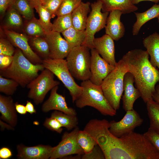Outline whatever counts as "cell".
<instances>
[{
  "mask_svg": "<svg viewBox=\"0 0 159 159\" xmlns=\"http://www.w3.org/2000/svg\"><path fill=\"white\" fill-rule=\"evenodd\" d=\"M102 150L105 159H159V153L144 134L134 131L120 138L111 133Z\"/></svg>",
  "mask_w": 159,
  "mask_h": 159,
  "instance_id": "obj_1",
  "label": "cell"
},
{
  "mask_svg": "<svg viewBox=\"0 0 159 159\" xmlns=\"http://www.w3.org/2000/svg\"><path fill=\"white\" fill-rule=\"evenodd\" d=\"M77 141L85 154L90 153L97 144L94 138L84 130H79L77 135Z\"/></svg>",
  "mask_w": 159,
  "mask_h": 159,
  "instance_id": "obj_31",
  "label": "cell"
},
{
  "mask_svg": "<svg viewBox=\"0 0 159 159\" xmlns=\"http://www.w3.org/2000/svg\"><path fill=\"white\" fill-rule=\"evenodd\" d=\"M82 0H63L56 13L59 16L71 14L82 2Z\"/></svg>",
  "mask_w": 159,
  "mask_h": 159,
  "instance_id": "obj_37",
  "label": "cell"
},
{
  "mask_svg": "<svg viewBox=\"0 0 159 159\" xmlns=\"http://www.w3.org/2000/svg\"><path fill=\"white\" fill-rule=\"evenodd\" d=\"M144 134L159 153V134L149 127Z\"/></svg>",
  "mask_w": 159,
  "mask_h": 159,
  "instance_id": "obj_42",
  "label": "cell"
},
{
  "mask_svg": "<svg viewBox=\"0 0 159 159\" xmlns=\"http://www.w3.org/2000/svg\"><path fill=\"white\" fill-rule=\"evenodd\" d=\"M91 10L88 16L85 30V37L82 45L94 48L95 34L105 28L109 12H102V4L99 1L91 3Z\"/></svg>",
  "mask_w": 159,
  "mask_h": 159,
  "instance_id": "obj_8",
  "label": "cell"
},
{
  "mask_svg": "<svg viewBox=\"0 0 159 159\" xmlns=\"http://www.w3.org/2000/svg\"><path fill=\"white\" fill-rule=\"evenodd\" d=\"M150 128L159 134V104L153 100L146 103Z\"/></svg>",
  "mask_w": 159,
  "mask_h": 159,
  "instance_id": "obj_30",
  "label": "cell"
},
{
  "mask_svg": "<svg viewBox=\"0 0 159 159\" xmlns=\"http://www.w3.org/2000/svg\"><path fill=\"white\" fill-rule=\"evenodd\" d=\"M58 88V86H57L51 90L49 97L42 105V111L47 112L51 110H57L68 114L77 115L76 110L68 106L65 97L57 92Z\"/></svg>",
  "mask_w": 159,
  "mask_h": 159,
  "instance_id": "obj_16",
  "label": "cell"
},
{
  "mask_svg": "<svg viewBox=\"0 0 159 159\" xmlns=\"http://www.w3.org/2000/svg\"><path fill=\"white\" fill-rule=\"evenodd\" d=\"M0 125L1 126V130H4L5 128L8 130H14V128L13 127L9 124L4 122L2 120H0Z\"/></svg>",
  "mask_w": 159,
  "mask_h": 159,
  "instance_id": "obj_50",
  "label": "cell"
},
{
  "mask_svg": "<svg viewBox=\"0 0 159 159\" xmlns=\"http://www.w3.org/2000/svg\"><path fill=\"white\" fill-rule=\"evenodd\" d=\"M89 2H82L71 13L73 26L76 29L85 30L88 14L90 11Z\"/></svg>",
  "mask_w": 159,
  "mask_h": 159,
  "instance_id": "obj_24",
  "label": "cell"
},
{
  "mask_svg": "<svg viewBox=\"0 0 159 159\" xmlns=\"http://www.w3.org/2000/svg\"><path fill=\"white\" fill-rule=\"evenodd\" d=\"M19 84L15 80L0 75V92L8 95H12L16 90Z\"/></svg>",
  "mask_w": 159,
  "mask_h": 159,
  "instance_id": "obj_36",
  "label": "cell"
},
{
  "mask_svg": "<svg viewBox=\"0 0 159 159\" xmlns=\"http://www.w3.org/2000/svg\"><path fill=\"white\" fill-rule=\"evenodd\" d=\"M32 6L35 9L39 6L42 5L47 0H27Z\"/></svg>",
  "mask_w": 159,
  "mask_h": 159,
  "instance_id": "obj_48",
  "label": "cell"
},
{
  "mask_svg": "<svg viewBox=\"0 0 159 159\" xmlns=\"http://www.w3.org/2000/svg\"><path fill=\"white\" fill-rule=\"evenodd\" d=\"M14 0H0V12L2 15H4L7 9L12 6Z\"/></svg>",
  "mask_w": 159,
  "mask_h": 159,
  "instance_id": "obj_44",
  "label": "cell"
},
{
  "mask_svg": "<svg viewBox=\"0 0 159 159\" xmlns=\"http://www.w3.org/2000/svg\"><path fill=\"white\" fill-rule=\"evenodd\" d=\"M93 44L94 48L104 60L110 65L116 66L114 40L110 36L105 34L100 37L95 38Z\"/></svg>",
  "mask_w": 159,
  "mask_h": 159,
  "instance_id": "obj_18",
  "label": "cell"
},
{
  "mask_svg": "<svg viewBox=\"0 0 159 159\" xmlns=\"http://www.w3.org/2000/svg\"><path fill=\"white\" fill-rule=\"evenodd\" d=\"M5 33L13 45L20 49L25 57L34 64H42L43 59L32 49L29 39L23 34L9 30H5Z\"/></svg>",
  "mask_w": 159,
  "mask_h": 159,
  "instance_id": "obj_14",
  "label": "cell"
},
{
  "mask_svg": "<svg viewBox=\"0 0 159 159\" xmlns=\"http://www.w3.org/2000/svg\"><path fill=\"white\" fill-rule=\"evenodd\" d=\"M102 4V12H110L115 10L120 11L122 14L130 13L138 8L131 2L130 0H97Z\"/></svg>",
  "mask_w": 159,
  "mask_h": 159,
  "instance_id": "obj_23",
  "label": "cell"
},
{
  "mask_svg": "<svg viewBox=\"0 0 159 159\" xmlns=\"http://www.w3.org/2000/svg\"><path fill=\"white\" fill-rule=\"evenodd\" d=\"M17 158L20 159H50L53 147L50 145H39L27 146L22 144L16 146Z\"/></svg>",
  "mask_w": 159,
  "mask_h": 159,
  "instance_id": "obj_17",
  "label": "cell"
},
{
  "mask_svg": "<svg viewBox=\"0 0 159 159\" xmlns=\"http://www.w3.org/2000/svg\"><path fill=\"white\" fill-rule=\"evenodd\" d=\"M43 125L48 129L59 134L63 130L62 125L56 119L51 117L46 119Z\"/></svg>",
  "mask_w": 159,
  "mask_h": 159,
  "instance_id": "obj_39",
  "label": "cell"
},
{
  "mask_svg": "<svg viewBox=\"0 0 159 159\" xmlns=\"http://www.w3.org/2000/svg\"><path fill=\"white\" fill-rule=\"evenodd\" d=\"M45 69L42 64H34L17 48L13 56L12 62L7 68L0 70V75L12 79L24 88L39 75L38 72Z\"/></svg>",
  "mask_w": 159,
  "mask_h": 159,
  "instance_id": "obj_3",
  "label": "cell"
},
{
  "mask_svg": "<svg viewBox=\"0 0 159 159\" xmlns=\"http://www.w3.org/2000/svg\"><path fill=\"white\" fill-rule=\"evenodd\" d=\"M90 54L91 76L90 80L94 84L101 86L104 80L115 67L101 57L94 48L91 49Z\"/></svg>",
  "mask_w": 159,
  "mask_h": 159,
  "instance_id": "obj_12",
  "label": "cell"
},
{
  "mask_svg": "<svg viewBox=\"0 0 159 159\" xmlns=\"http://www.w3.org/2000/svg\"><path fill=\"white\" fill-rule=\"evenodd\" d=\"M12 156L11 151L9 148L6 147H4L0 149V159H8L10 158Z\"/></svg>",
  "mask_w": 159,
  "mask_h": 159,
  "instance_id": "obj_45",
  "label": "cell"
},
{
  "mask_svg": "<svg viewBox=\"0 0 159 159\" xmlns=\"http://www.w3.org/2000/svg\"><path fill=\"white\" fill-rule=\"evenodd\" d=\"M4 24L7 29H18L22 27L23 24L21 15L12 6L6 11Z\"/></svg>",
  "mask_w": 159,
  "mask_h": 159,
  "instance_id": "obj_29",
  "label": "cell"
},
{
  "mask_svg": "<svg viewBox=\"0 0 159 159\" xmlns=\"http://www.w3.org/2000/svg\"><path fill=\"white\" fill-rule=\"evenodd\" d=\"M25 107L27 112L30 114H32L36 113V111L33 105L30 101H27Z\"/></svg>",
  "mask_w": 159,
  "mask_h": 159,
  "instance_id": "obj_47",
  "label": "cell"
},
{
  "mask_svg": "<svg viewBox=\"0 0 159 159\" xmlns=\"http://www.w3.org/2000/svg\"><path fill=\"white\" fill-rule=\"evenodd\" d=\"M127 68L122 59L117 62L114 69L104 80L101 85L103 94L112 107L119 109L123 92V79Z\"/></svg>",
  "mask_w": 159,
  "mask_h": 159,
  "instance_id": "obj_5",
  "label": "cell"
},
{
  "mask_svg": "<svg viewBox=\"0 0 159 159\" xmlns=\"http://www.w3.org/2000/svg\"><path fill=\"white\" fill-rule=\"evenodd\" d=\"M54 74L45 68L41 73L26 86L29 89L27 96L38 105L42 103L47 93L53 88L60 84L54 79Z\"/></svg>",
  "mask_w": 159,
  "mask_h": 159,
  "instance_id": "obj_9",
  "label": "cell"
},
{
  "mask_svg": "<svg viewBox=\"0 0 159 159\" xmlns=\"http://www.w3.org/2000/svg\"><path fill=\"white\" fill-rule=\"evenodd\" d=\"M149 56L146 51L135 49L128 51L122 59L146 103L153 100L152 95L159 81V70L151 64Z\"/></svg>",
  "mask_w": 159,
  "mask_h": 159,
  "instance_id": "obj_2",
  "label": "cell"
},
{
  "mask_svg": "<svg viewBox=\"0 0 159 159\" xmlns=\"http://www.w3.org/2000/svg\"><path fill=\"white\" fill-rule=\"evenodd\" d=\"M143 119L134 109L127 110L123 118L119 121L112 120L109 122V130L114 136L117 138L133 132L140 126Z\"/></svg>",
  "mask_w": 159,
  "mask_h": 159,
  "instance_id": "obj_11",
  "label": "cell"
},
{
  "mask_svg": "<svg viewBox=\"0 0 159 159\" xmlns=\"http://www.w3.org/2000/svg\"><path fill=\"white\" fill-rule=\"evenodd\" d=\"M82 159H105L104 153L100 147L97 144L88 153L84 154L82 155Z\"/></svg>",
  "mask_w": 159,
  "mask_h": 159,
  "instance_id": "obj_41",
  "label": "cell"
},
{
  "mask_svg": "<svg viewBox=\"0 0 159 159\" xmlns=\"http://www.w3.org/2000/svg\"><path fill=\"white\" fill-rule=\"evenodd\" d=\"M24 27L25 33L31 37H44L46 33L39 19L34 17L32 19L27 20Z\"/></svg>",
  "mask_w": 159,
  "mask_h": 159,
  "instance_id": "obj_33",
  "label": "cell"
},
{
  "mask_svg": "<svg viewBox=\"0 0 159 159\" xmlns=\"http://www.w3.org/2000/svg\"><path fill=\"white\" fill-rule=\"evenodd\" d=\"M131 2L133 4H137L140 2L144 1H150L156 4L159 2V0H130Z\"/></svg>",
  "mask_w": 159,
  "mask_h": 159,
  "instance_id": "obj_51",
  "label": "cell"
},
{
  "mask_svg": "<svg viewBox=\"0 0 159 159\" xmlns=\"http://www.w3.org/2000/svg\"><path fill=\"white\" fill-rule=\"evenodd\" d=\"M136 20L132 26V33L133 35L138 34L142 26L151 19L157 18L159 15V4H156L145 11L135 13Z\"/></svg>",
  "mask_w": 159,
  "mask_h": 159,
  "instance_id": "obj_25",
  "label": "cell"
},
{
  "mask_svg": "<svg viewBox=\"0 0 159 159\" xmlns=\"http://www.w3.org/2000/svg\"><path fill=\"white\" fill-rule=\"evenodd\" d=\"M152 98L155 102L159 104V81L158 84L155 87V91L152 95Z\"/></svg>",
  "mask_w": 159,
  "mask_h": 159,
  "instance_id": "obj_49",
  "label": "cell"
},
{
  "mask_svg": "<svg viewBox=\"0 0 159 159\" xmlns=\"http://www.w3.org/2000/svg\"><path fill=\"white\" fill-rule=\"evenodd\" d=\"M62 33L71 49L75 47L82 45L85 37V30H77L73 26Z\"/></svg>",
  "mask_w": 159,
  "mask_h": 159,
  "instance_id": "obj_27",
  "label": "cell"
},
{
  "mask_svg": "<svg viewBox=\"0 0 159 159\" xmlns=\"http://www.w3.org/2000/svg\"><path fill=\"white\" fill-rule=\"evenodd\" d=\"M42 64L62 82L69 90L72 102H75L81 95L82 87L74 81L68 68L66 59L49 58L43 59Z\"/></svg>",
  "mask_w": 159,
  "mask_h": 159,
  "instance_id": "obj_7",
  "label": "cell"
},
{
  "mask_svg": "<svg viewBox=\"0 0 159 159\" xmlns=\"http://www.w3.org/2000/svg\"><path fill=\"white\" fill-rule=\"evenodd\" d=\"M44 37L49 45L50 58L64 59L67 57L72 49L60 33L51 31L46 34Z\"/></svg>",
  "mask_w": 159,
  "mask_h": 159,
  "instance_id": "obj_15",
  "label": "cell"
},
{
  "mask_svg": "<svg viewBox=\"0 0 159 159\" xmlns=\"http://www.w3.org/2000/svg\"><path fill=\"white\" fill-rule=\"evenodd\" d=\"M76 115L55 110L52 113L51 117L56 119L68 130H70L77 127L78 121Z\"/></svg>",
  "mask_w": 159,
  "mask_h": 159,
  "instance_id": "obj_28",
  "label": "cell"
},
{
  "mask_svg": "<svg viewBox=\"0 0 159 159\" xmlns=\"http://www.w3.org/2000/svg\"><path fill=\"white\" fill-rule=\"evenodd\" d=\"M109 122L106 119H93L85 125L84 130L95 140L102 149L107 143L111 133Z\"/></svg>",
  "mask_w": 159,
  "mask_h": 159,
  "instance_id": "obj_13",
  "label": "cell"
},
{
  "mask_svg": "<svg viewBox=\"0 0 159 159\" xmlns=\"http://www.w3.org/2000/svg\"><path fill=\"white\" fill-rule=\"evenodd\" d=\"M87 47L81 45L72 48L67 57V67L73 77L82 81L90 79L91 54Z\"/></svg>",
  "mask_w": 159,
  "mask_h": 159,
  "instance_id": "obj_6",
  "label": "cell"
},
{
  "mask_svg": "<svg viewBox=\"0 0 159 159\" xmlns=\"http://www.w3.org/2000/svg\"><path fill=\"white\" fill-rule=\"evenodd\" d=\"M72 26L71 14L58 16L52 24V31L62 33Z\"/></svg>",
  "mask_w": 159,
  "mask_h": 159,
  "instance_id": "obj_35",
  "label": "cell"
},
{
  "mask_svg": "<svg viewBox=\"0 0 159 159\" xmlns=\"http://www.w3.org/2000/svg\"><path fill=\"white\" fill-rule=\"evenodd\" d=\"M80 130L76 127L70 132H64L61 141L53 149L50 159L63 158L72 155H82L84 153L77 141V135Z\"/></svg>",
  "mask_w": 159,
  "mask_h": 159,
  "instance_id": "obj_10",
  "label": "cell"
},
{
  "mask_svg": "<svg viewBox=\"0 0 159 159\" xmlns=\"http://www.w3.org/2000/svg\"><path fill=\"white\" fill-rule=\"evenodd\" d=\"M122 12L115 10L109 12L105 27V34L110 36L114 40L117 41L124 35L125 29L121 21Z\"/></svg>",
  "mask_w": 159,
  "mask_h": 159,
  "instance_id": "obj_20",
  "label": "cell"
},
{
  "mask_svg": "<svg viewBox=\"0 0 159 159\" xmlns=\"http://www.w3.org/2000/svg\"><path fill=\"white\" fill-rule=\"evenodd\" d=\"M135 80L132 75L129 72L125 74L123 79V91L122 100L123 107L125 111L133 109L135 101L141 97L139 90L134 85Z\"/></svg>",
  "mask_w": 159,
  "mask_h": 159,
  "instance_id": "obj_19",
  "label": "cell"
},
{
  "mask_svg": "<svg viewBox=\"0 0 159 159\" xmlns=\"http://www.w3.org/2000/svg\"><path fill=\"white\" fill-rule=\"evenodd\" d=\"M82 93L75 101L76 106L82 108L89 106L96 109L102 115L113 116L116 111L110 105L105 96L100 86L93 84L90 80L82 81Z\"/></svg>",
  "mask_w": 159,
  "mask_h": 159,
  "instance_id": "obj_4",
  "label": "cell"
},
{
  "mask_svg": "<svg viewBox=\"0 0 159 159\" xmlns=\"http://www.w3.org/2000/svg\"><path fill=\"white\" fill-rule=\"evenodd\" d=\"M12 6L26 20L34 17V8L27 0H14Z\"/></svg>",
  "mask_w": 159,
  "mask_h": 159,
  "instance_id": "obj_32",
  "label": "cell"
},
{
  "mask_svg": "<svg viewBox=\"0 0 159 159\" xmlns=\"http://www.w3.org/2000/svg\"><path fill=\"white\" fill-rule=\"evenodd\" d=\"M13 56L0 55V70L5 69L11 63Z\"/></svg>",
  "mask_w": 159,
  "mask_h": 159,
  "instance_id": "obj_43",
  "label": "cell"
},
{
  "mask_svg": "<svg viewBox=\"0 0 159 159\" xmlns=\"http://www.w3.org/2000/svg\"><path fill=\"white\" fill-rule=\"evenodd\" d=\"M157 18H158V22L159 23V15L158 16V17H157Z\"/></svg>",
  "mask_w": 159,
  "mask_h": 159,
  "instance_id": "obj_52",
  "label": "cell"
},
{
  "mask_svg": "<svg viewBox=\"0 0 159 159\" xmlns=\"http://www.w3.org/2000/svg\"><path fill=\"white\" fill-rule=\"evenodd\" d=\"M29 42L33 50L41 59L50 58L49 47L44 37H30Z\"/></svg>",
  "mask_w": 159,
  "mask_h": 159,
  "instance_id": "obj_26",
  "label": "cell"
},
{
  "mask_svg": "<svg viewBox=\"0 0 159 159\" xmlns=\"http://www.w3.org/2000/svg\"><path fill=\"white\" fill-rule=\"evenodd\" d=\"M35 9L39 14V20L46 34L52 31V24L50 21L52 16L50 13L42 5L39 6Z\"/></svg>",
  "mask_w": 159,
  "mask_h": 159,
  "instance_id": "obj_34",
  "label": "cell"
},
{
  "mask_svg": "<svg viewBox=\"0 0 159 159\" xmlns=\"http://www.w3.org/2000/svg\"><path fill=\"white\" fill-rule=\"evenodd\" d=\"M16 112L12 98L10 96L0 95V119L14 127L17 123Z\"/></svg>",
  "mask_w": 159,
  "mask_h": 159,
  "instance_id": "obj_21",
  "label": "cell"
},
{
  "mask_svg": "<svg viewBox=\"0 0 159 159\" xmlns=\"http://www.w3.org/2000/svg\"><path fill=\"white\" fill-rule=\"evenodd\" d=\"M15 50L14 46L9 39H0V55L13 56Z\"/></svg>",
  "mask_w": 159,
  "mask_h": 159,
  "instance_id": "obj_38",
  "label": "cell"
},
{
  "mask_svg": "<svg viewBox=\"0 0 159 159\" xmlns=\"http://www.w3.org/2000/svg\"><path fill=\"white\" fill-rule=\"evenodd\" d=\"M143 42L150 57L151 63L159 70V34L155 32L144 38Z\"/></svg>",
  "mask_w": 159,
  "mask_h": 159,
  "instance_id": "obj_22",
  "label": "cell"
},
{
  "mask_svg": "<svg viewBox=\"0 0 159 159\" xmlns=\"http://www.w3.org/2000/svg\"><path fill=\"white\" fill-rule=\"evenodd\" d=\"M16 109L17 112L21 115L25 114L27 112L25 106L19 104L18 102L15 103Z\"/></svg>",
  "mask_w": 159,
  "mask_h": 159,
  "instance_id": "obj_46",
  "label": "cell"
},
{
  "mask_svg": "<svg viewBox=\"0 0 159 159\" xmlns=\"http://www.w3.org/2000/svg\"><path fill=\"white\" fill-rule=\"evenodd\" d=\"M63 0H47L42 5L50 13L52 18L56 16V13Z\"/></svg>",
  "mask_w": 159,
  "mask_h": 159,
  "instance_id": "obj_40",
  "label": "cell"
}]
</instances>
